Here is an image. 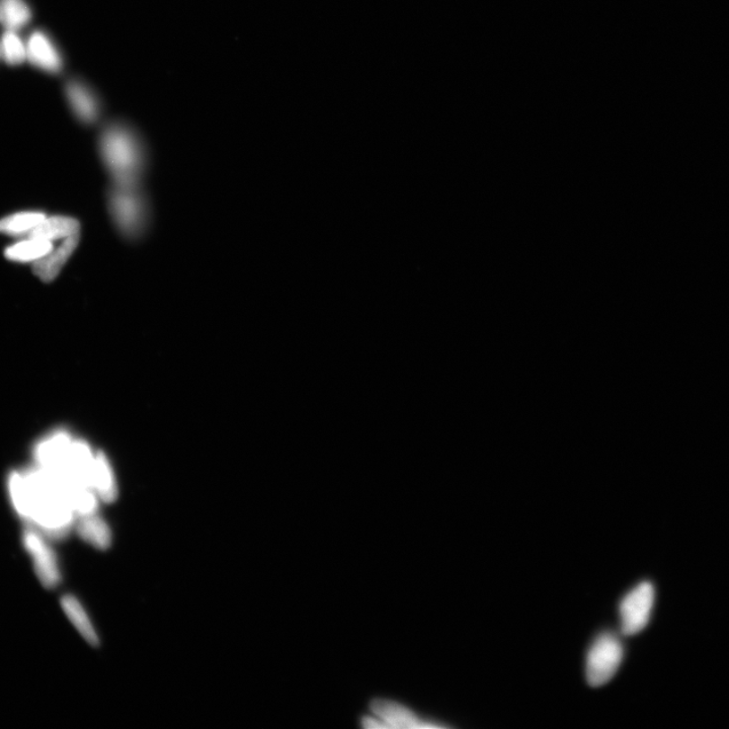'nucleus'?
<instances>
[{"label":"nucleus","mask_w":729,"mask_h":729,"mask_svg":"<svg viewBox=\"0 0 729 729\" xmlns=\"http://www.w3.org/2000/svg\"><path fill=\"white\" fill-rule=\"evenodd\" d=\"M14 510L46 538L62 540L75 527L76 514L65 485L42 469L15 472L10 479Z\"/></svg>","instance_id":"f257e3e1"},{"label":"nucleus","mask_w":729,"mask_h":729,"mask_svg":"<svg viewBox=\"0 0 729 729\" xmlns=\"http://www.w3.org/2000/svg\"><path fill=\"white\" fill-rule=\"evenodd\" d=\"M99 150L112 184L140 186L146 170V152L136 133L122 124H112L101 132Z\"/></svg>","instance_id":"f03ea898"},{"label":"nucleus","mask_w":729,"mask_h":729,"mask_svg":"<svg viewBox=\"0 0 729 729\" xmlns=\"http://www.w3.org/2000/svg\"><path fill=\"white\" fill-rule=\"evenodd\" d=\"M108 208L114 224L128 240L144 235L149 220L146 198L140 186L124 187L112 184L108 193Z\"/></svg>","instance_id":"7ed1b4c3"},{"label":"nucleus","mask_w":729,"mask_h":729,"mask_svg":"<svg viewBox=\"0 0 729 729\" xmlns=\"http://www.w3.org/2000/svg\"><path fill=\"white\" fill-rule=\"evenodd\" d=\"M623 646L612 633L602 634L586 656V680L593 687L603 686L611 680L623 660Z\"/></svg>","instance_id":"20e7f679"},{"label":"nucleus","mask_w":729,"mask_h":729,"mask_svg":"<svg viewBox=\"0 0 729 729\" xmlns=\"http://www.w3.org/2000/svg\"><path fill=\"white\" fill-rule=\"evenodd\" d=\"M46 539L39 530L31 526L22 533L23 547L33 559L40 582L45 588L53 589L60 584L61 573L57 553Z\"/></svg>","instance_id":"39448f33"},{"label":"nucleus","mask_w":729,"mask_h":729,"mask_svg":"<svg viewBox=\"0 0 729 729\" xmlns=\"http://www.w3.org/2000/svg\"><path fill=\"white\" fill-rule=\"evenodd\" d=\"M654 603V588L644 582L630 591L620 604L621 629L625 636L643 631L651 618Z\"/></svg>","instance_id":"423d86ee"},{"label":"nucleus","mask_w":729,"mask_h":729,"mask_svg":"<svg viewBox=\"0 0 729 729\" xmlns=\"http://www.w3.org/2000/svg\"><path fill=\"white\" fill-rule=\"evenodd\" d=\"M372 713L382 721L386 728H441L444 725L430 723L416 716L404 705L388 699H374L370 704Z\"/></svg>","instance_id":"0eeeda50"},{"label":"nucleus","mask_w":729,"mask_h":729,"mask_svg":"<svg viewBox=\"0 0 729 729\" xmlns=\"http://www.w3.org/2000/svg\"><path fill=\"white\" fill-rule=\"evenodd\" d=\"M27 59L31 65L49 74H58L63 67L61 54L52 40L41 31L31 33L27 42Z\"/></svg>","instance_id":"6e6552de"},{"label":"nucleus","mask_w":729,"mask_h":729,"mask_svg":"<svg viewBox=\"0 0 729 729\" xmlns=\"http://www.w3.org/2000/svg\"><path fill=\"white\" fill-rule=\"evenodd\" d=\"M81 241V234L69 237L55 247V249L41 259L34 263L33 271L40 279L50 283L57 278L61 269L65 268L68 259L74 255Z\"/></svg>","instance_id":"1a4fd4ad"},{"label":"nucleus","mask_w":729,"mask_h":729,"mask_svg":"<svg viewBox=\"0 0 729 729\" xmlns=\"http://www.w3.org/2000/svg\"><path fill=\"white\" fill-rule=\"evenodd\" d=\"M78 234H81V224L76 219L66 216H46L28 237L57 243Z\"/></svg>","instance_id":"9d476101"},{"label":"nucleus","mask_w":729,"mask_h":729,"mask_svg":"<svg viewBox=\"0 0 729 729\" xmlns=\"http://www.w3.org/2000/svg\"><path fill=\"white\" fill-rule=\"evenodd\" d=\"M66 96L75 116L85 124H92L100 116V106L96 96L87 87L73 82L66 86Z\"/></svg>","instance_id":"9b49d317"},{"label":"nucleus","mask_w":729,"mask_h":729,"mask_svg":"<svg viewBox=\"0 0 729 729\" xmlns=\"http://www.w3.org/2000/svg\"><path fill=\"white\" fill-rule=\"evenodd\" d=\"M91 487L99 496L100 501L104 503H113L118 496L114 470L108 458L102 453H96V457H94Z\"/></svg>","instance_id":"f8f14e48"},{"label":"nucleus","mask_w":729,"mask_h":729,"mask_svg":"<svg viewBox=\"0 0 729 729\" xmlns=\"http://www.w3.org/2000/svg\"><path fill=\"white\" fill-rule=\"evenodd\" d=\"M75 527L83 540L93 546L94 549L107 550L112 545V531L106 521L98 516V514L77 519Z\"/></svg>","instance_id":"ddd939ff"},{"label":"nucleus","mask_w":729,"mask_h":729,"mask_svg":"<svg viewBox=\"0 0 729 729\" xmlns=\"http://www.w3.org/2000/svg\"><path fill=\"white\" fill-rule=\"evenodd\" d=\"M57 245H55V242L28 237V240L14 243L12 247L7 248L4 256L7 259L17 261V263H36L37 260L48 255Z\"/></svg>","instance_id":"4468645a"},{"label":"nucleus","mask_w":729,"mask_h":729,"mask_svg":"<svg viewBox=\"0 0 729 729\" xmlns=\"http://www.w3.org/2000/svg\"><path fill=\"white\" fill-rule=\"evenodd\" d=\"M61 607L87 643L93 646H99L97 631L79 601L74 596L66 595L61 599Z\"/></svg>","instance_id":"2eb2a0df"},{"label":"nucleus","mask_w":729,"mask_h":729,"mask_svg":"<svg viewBox=\"0 0 729 729\" xmlns=\"http://www.w3.org/2000/svg\"><path fill=\"white\" fill-rule=\"evenodd\" d=\"M31 20V11L25 0H0V25L17 31Z\"/></svg>","instance_id":"dca6fc26"},{"label":"nucleus","mask_w":729,"mask_h":729,"mask_svg":"<svg viewBox=\"0 0 729 729\" xmlns=\"http://www.w3.org/2000/svg\"><path fill=\"white\" fill-rule=\"evenodd\" d=\"M46 216L40 212H21L0 220V233L21 236L29 234Z\"/></svg>","instance_id":"f3484780"},{"label":"nucleus","mask_w":729,"mask_h":729,"mask_svg":"<svg viewBox=\"0 0 729 729\" xmlns=\"http://www.w3.org/2000/svg\"><path fill=\"white\" fill-rule=\"evenodd\" d=\"M0 54L6 65L18 66L27 59V45L17 31L6 30L0 41Z\"/></svg>","instance_id":"a211bd4d"},{"label":"nucleus","mask_w":729,"mask_h":729,"mask_svg":"<svg viewBox=\"0 0 729 729\" xmlns=\"http://www.w3.org/2000/svg\"><path fill=\"white\" fill-rule=\"evenodd\" d=\"M361 724L364 728H386L382 721L376 716H364L361 720Z\"/></svg>","instance_id":"6ab92c4d"},{"label":"nucleus","mask_w":729,"mask_h":729,"mask_svg":"<svg viewBox=\"0 0 729 729\" xmlns=\"http://www.w3.org/2000/svg\"><path fill=\"white\" fill-rule=\"evenodd\" d=\"M0 58H2V54H0Z\"/></svg>","instance_id":"aec40b11"}]
</instances>
